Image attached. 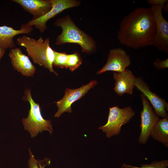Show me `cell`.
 <instances>
[{"instance_id":"obj_23","label":"cell","mask_w":168,"mask_h":168,"mask_svg":"<svg viewBox=\"0 0 168 168\" xmlns=\"http://www.w3.org/2000/svg\"><path fill=\"white\" fill-rule=\"evenodd\" d=\"M6 49L0 46V60L5 53Z\"/></svg>"},{"instance_id":"obj_19","label":"cell","mask_w":168,"mask_h":168,"mask_svg":"<svg viewBox=\"0 0 168 168\" xmlns=\"http://www.w3.org/2000/svg\"><path fill=\"white\" fill-rule=\"evenodd\" d=\"M168 166V160H162L160 161H156L152 162L150 164H141L140 167L133 166L130 165H126L124 163L121 166L123 168H166Z\"/></svg>"},{"instance_id":"obj_10","label":"cell","mask_w":168,"mask_h":168,"mask_svg":"<svg viewBox=\"0 0 168 168\" xmlns=\"http://www.w3.org/2000/svg\"><path fill=\"white\" fill-rule=\"evenodd\" d=\"M131 62L129 56L123 49L120 48L112 49L109 51L106 63L97 74H100L108 71L123 72Z\"/></svg>"},{"instance_id":"obj_5","label":"cell","mask_w":168,"mask_h":168,"mask_svg":"<svg viewBox=\"0 0 168 168\" xmlns=\"http://www.w3.org/2000/svg\"><path fill=\"white\" fill-rule=\"evenodd\" d=\"M134 111L130 106L122 109L118 106L109 107V111L107 123L99 127L105 132L107 137L119 134L121 127L128 122L135 115Z\"/></svg>"},{"instance_id":"obj_6","label":"cell","mask_w":168,"mask_h":168,"mask_svg":"<svg viewBox=\"0 0 168 168\" xmlns=\"http://www.w3.org/2000/svg\"><path fill=\"white\" fill-rule=\"evenodd\" d=\"M97 83V81L95 80L91 81L87 84L83 85L78 88H67L63 98L55 102L58 110L55 114L54 117L58 118L65 112L71 113L72 111V105L84 96L90 89L94 87Z\"/></svg>"},{"instance_id":"obj_2","label":"cell","mask_w":168,"mask_h":168,"mask_svg":"<svg viewBox=\"0 0 168 168\" xmlns=\"http://www.w3.org/2000/svg\"><path fill=\"white\" fill-rule=\"evenodd\" d=\"M56 26L60 27L61 33L56 38L55 44L61 45L68 43L78 44L82 51L89 54L96 49V43L92 37L79 29L68 16L57 20L54 22Z\"/></svg>"},{"instance_id":"obj_11","label":"cell","mask_w":168,"mask_h":168,"mask_svg":"<svg viewBox=\"0 0 168 168\" xmlns=\"http://www.w3.org/2000/svg\"><path fill=\"white\" fill-rule=\"evenodd\" d=\"M134 85L149 101L155 110V113L158 116L162 118L168 117L167 111L168 105L164 99L152 92L141 77H136Z\"/></svg>"},{"instance_id":"obj_13","label":"cell","mask_w":168,"mask_h":168,"mask_svg":"<svg viewBox=\"0 0 168 168\" xmlns=\"http://www.w3.org/2000/svg\"><path fill=\"white\" fill-rule=\"evenodd\" d=\"M33 16L32 19L39 18L46 14L52 7L51 0H12Z\"/></svg>"},{"instance_id":"obj_16","label":"cell","mask_w":168,"mask_h":168,"mask_svg":"<svg viewBox=\"0 0 168 168\" xmlns=\"http://www.w3.org/2000/svg\"><path fill=\"white\" fill-rule=\"evenodd\" d=\"M150 136L166 147H168V117L159 119L152 128Z\"/></svg>"},{"instance_id":"obj_24","label":"cell","mask_w":168,"mask_h":168,"mask_svg":"<svg viewBox=\"0 0 168 168\" xmlns=\"http://www.w3.org/2000/svg\"><path fill=\"white\" fill-rule=\"evenodd\" d=\"M162 10H163L166 13H167L168 12V1L163 6Z\"/></svg>"},{"instance_id":"obj_4","label":"cell","mask_w":168,"mask_h":168,"mask_svg":"<svg viewBox=\"0 0 168 168\" xmlns=\"http://www.w3.org/2000/svg\"><path fill=\"white\" fill-rule=\"evenodd\" d=\"M24 94L23 100L28 102L30 105L27 117L21 120L24 129L30 133L31 138L36 136L40 132L45 130L52 134L53 128L51 121L43 118L40 105L36 103L32 98L30 89L26 88Z\"/></svg>"},{"instance_id":"obj_25","label":"cell","mask_w":168,"mask_h":168,"mask_svg":"<svg viewBox=\"0 0 168 168\" xmlns=\"http://www.w3.org/2000/svg\"><path fill=\"white\" fill-rule=\"evenodd\" d=\"M39 167H40V168H42L41 165H40V166H39Z\"/></svg>"},{"instance_id":"obj_7","label":"cell","mask_w":168,"mask_h":168,"mask_svg":"<svg viewBox=\"0 0 168 168\" xmlns=\"http://www.w3.org/2000/svg\"><path fill=\"white\" fill-rule=\"evenodd\" d=\"M52 7L51 10L42 16L35 19H31L26 23L30 26H34L40 33L44 32L46 29V23L51 19L63 11L76 7L80 4L79 1L75 0H51Z\"/></svg>"},{"instance_id":"obj_17","label":"cell","mask_w":168,"mask_h":168,"mask_svg":"<svg viewBox=\"0 0 168 168\" xmlns=\"http://www.w3.org/2000/svg\"><path fill=\"white\" fill-rule=\"evenodd\" d=\"M82 59L79 54L77 52L68 54L67 64L68 68L73 72L78 68L82 63Z\"/></svg>"},{"instance_id":"obj_1","label":"cell","mask_w":168,"mask_h":168,"mask_svg":"<svg viewBox=\"0 0 168 168\" xmlns=\"http://www.w3.org/2000/svg\"><path fill=\"white\" fill-rule=\"evenodd\" d=\"M156 24L152 7H140L121 20L118 33L119 43L138 49L153 46Z\"/></svg>"},{"instance_id":"obj_12","label":"cell","mask_w":168,"mask_h":168,"mask_svg":"<svg viewBox=\"0 0 168 168\" xmlns=\"http://www.w3.org/2000/svg\"><path fill=\"white\" fill-rule=\"evenodd\" d=\"M8 55L13 68L23 76L32 77L36 68L28 56L22 53L20 48L15 47L10 49Z\"/></svg>"},{"instance_id":"obj_22","label":"cell","mask_w":168,"mask_h":168,"mask_svg":"<svg viewBox=\"0 0 168 168\" xmlns=\"http://www.w3.org/2000/svg\"><path fill=\"white\" fill-rule=\"evenodd\" d=\"M167 1V0H147V2L151 6H161L164 5Z\"/></svg>"},{"instance_id":"obj_18","label":"cell","mask_w":168,"mask_h":168,"mask_svg":"<svg viewBox=\"0 0 168 168\" xmlns=\"http://www.w3.org/2000/svg\"><path fill=\"white\" fill-rule=\"evenodd\" d=\"M54 58L53 66L61 68H68L67 61L68 54L54 50Z\"/></svg>"},{"instance_id":"obj_8","label":"cell","mask_w":168,"mask_h":168,"mask_svg":"<svg viewBox=\"0 0 168 168\" xmlns=\"http://www.w3.org/2000/svg\"><path fill=\"white\" fill-rule=\"evenodd\" d=\"M163 5L151 6L156 24L153 46L158 50L168 54V21L162 14Z\"/></svg>"},{"instance_id":"obj_20","label":"cell","mask_w":168,"mask_h":168,"mask_svg":"<svg viewBox=\"0 0 168 168\" xmlns=\"http://www.w3.org/2000/svg\"><path fill=\"white\" fill-rule=\"evenodd\" d=\"M154 65L155 68L158 70L167 68L168 67V59L161 60L157 58L154 61Z\"/></svg>"},{"instance_id":"obj_3","label":"cell","mask_w":168,"mask_h":168,"mask_svg":"<svg viewBox=\"0 0 168 168\" xmlns=\"http://www.w3.org/2000/svg\"><path fill=\"white\" fill-rule=\"evenodd\" d=\"M17 43L26 49L28 55L34 63L43 66L50 72L58 76V73L53 68L54 54V50L50 45L49 38L44 40L42 37L38 39L24 35L18 37Z\"/></svg>"},{"instance_id":"obj_21","label":"cell","mask_w":168,"mask_h":168,"mask_svg":"<svg viewBox=\"0 0 168 168\" xmlns=\"http://www.w3.org/2000/svg\"><path fill=\"white\" fill-rule=\"evenodd\" d=\"M30 158L28 161V168H39V163L35 158L32 152L29 149Z\"/></svg>"},{"instance_id":"obj_15","label":"cell","mask_w":168,"mask_h":168,"mask_svg":"<svg viewBox=\"0 0 168 168\" xmlns=\"http://www.w3.org/2000/svg\"><path fill=\"white\" fill-rule=\"evenodd\" d=\"M113 75L116 81L114 90L117 94L120 96L125 93L132 95L136 78L132 72L127 69L123 72H114Z\"/></svg>"},{"instance_id":"obj_9","label":"cell","mask_w":168,"mask_h":168,"mask_svg":"<svg viewBox=\"0 0 168 168\" xmlns=\"http://www.w3.org/2000/svg\"><path fill=\"white\" fill-rule=\"evenodd\" d=\"M141 97L143 107L140 113L141 132L138 141L140 143L145 144L149 138L152 128L159 119L146 98L142 94L141 95Z\"/></svg>"},{"instance_id":"obj_14","label":"cell","mask_w":168,"mask_h":168,"mask_svg":"<svg viewBox=\"0 0 168 168\" xmlns=\"http://www.w3.org/2000/svg\"><path fill=\"white\" fill-rule=\"evenodd\" d=\"M32 26L27 23L22 24L21 28L16 30L7 26H0V46L5 49H11L16 47L13 38L16 35L21 34H30L33 30Z\"/></svg>"}]
</instances>
